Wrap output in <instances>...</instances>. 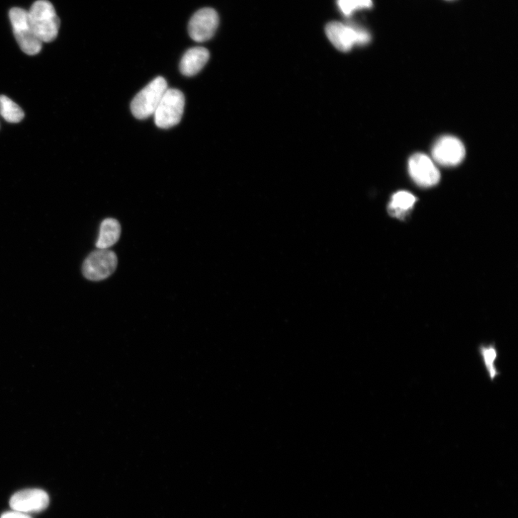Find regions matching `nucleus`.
Returning a JSON list of instances; mask_svg holds the SVG:
<instances>
[{
  "mask_svg": "<svg viewBox=\"0 0 518 518\" xmlns=\"http://www.w3.org/2000/svg\"><path fill=\"white\" fill-rule=\"evenodd\" d=\"M28 12L31 27L39 40L42 43L54 41L60 21L53 5L48 0H37Z\"/></svg>",
  "mask_w": 518,
  "mask_h": 518,
  "instance_id": "obj_1",
  "label": "nucleus"
},
{
  "mask_svg": "<svg viewBox=\"0 0 518 518\" xmlns=\"http://www.w3.org/2000/svg\"><path fill=\"white\" fill-rule=\"evenodd\" d=\"M325 34L331 44L342 52H349L355 45L365 46L371 41V36L365 29L336 21L327 25Z\"/></svg>",
  "mask_w": 518,
  "mask_h": 518,
  "instance_id": "obj_2",
  "label": "nucleus"
},
{
  "mask_svg": "<svg viewBox=\"0 0 518 518\" xmlns=\"http://www.w3.org/2000/svg\"><path fill=\"white\" fill-rule=\"evenodd\" d=\"M166 79L158 76L139 92L131 103V112L139 120L153 116L164 93L168 90Z\"/></svg>",
  "mask_w": 518,
  "mask_h": 518,
  "instance_id": "obj_3",
  "label": "nucleus"
},
{
  "mask_svg": "<svg viewBox=\"0 0 518 518\" xmlns=\"http://www.w3.org/2000/svg\"><path fill=\"white\" fill-rule=\"evenodd\" d=\"M185 106L186 98L181 91L168 89L153 114L155 124L163 129L177 126L183 116Z\"/></svg>",
  "mask_w": 518,
  "mask_h": 518,
  "instance_id": "obj_4",
  "label": "nucleus"
},
{
  "mask_svg": "<svg viewBox=\"0 0 518 518\" xmlns=\"http://www.w3.org/2000/svg\"><path fill=\"white\" fill-rule=\"evenodd\" d=\"M117 266L118 257L113 250L98 248L85 259L82 273L88 280L102 281L111 276Z\"/></svg>",
  "mask_w": 518,
  "mask_h": 518,
  "instance_id": "obj_5",
  "label": "nucleus"
},
{
  "mask_svg": "<svg viewBox=\"0 0 518 518\" xmlns=\"http://www.w3.org/2000/svg\"><path fill=\"white\" fill-rule=\"evenodd\" d=\"M14 33L21 50L26 54L34 56L41 52L43 43L34 33L24 9L14 8L9 13Z\"/></svg>",
  "mask_w": 518,
  "mask_h": 518,
  "instance_id": "obj_6",
  "label": "nucleus"
},
{
  "mask_svg": "<svg viewBox=\"0 0 518 518\" xmlns=\"http://www.w3.org/2000/svg\"><path fill=\"white\" fill-rule=\"evenodd\" d=\"M409 172L420 186L430 188L439 183L441 176L437 167L427 156L415 153L409 160Z\"/></svg>",
  "mask_w": 518,
  "mask_h": 518,
  "instance_id": "obj_7",
  "label": "nucleus"
},
{
  "mask_svg": "<svg viewBox=\"0 0 518 518\" xmlns=\"http://www.w3.org/2000/svg\"><path fill=\"white\" fill-rule=\"evenodd\" d=\"M219 25L217 12L210 8L196 12L190 21L188 31L190 36L196 42H205L213 38Z\"/></svg>",
  "mask_w": 518,
  "mask_h": 518,
  "instance_id": "obj_8",
  "label": "nucleus"
},
{
  "mask_svg": "<svg viewBox=\"0 0 518 518\" xmlns=\"http://www.w3.org/2000/svg\"><path fill=\"white\" fill-rule=\"evenodd\" d=\"M432 154L437 162L446 166L459 164L465 157L462 142L454 136H444L435 143Z\"/></svg>",
  "mask_w": 518,
  "mask_h": 518,
  "instance_id": "obj_9",
  "label": "nucleus"
},
{
  "mask_svg": "<svg viewBox=\"0 0 518 518\" xmlns=\"http://www.w3.org/2000/svg\"><path fill=\"white\" fill-rule=\"evenodd\" d=\"M49 494L40 489H30L16 492L10 500V505L15 511L24 513L39 512L49 504Z\"/></svg>",
  "mask_w": 518,
  "mask_h": 518,
  "instance_id": "obj_10",
  "label": "nucleus"
},
{
  "mask_svg": "<svg viewBox=\"0 0 518 518\" xmlns=\"http://www.w3.org/2000/svg\"><path fill=\"white\" fill-rule=\"evenodd\" d=\"M210 59V53L203 47H193L183 56L181 62L183 74L192 76L199 73Z\"/></svg>",
  "mask_w": 518,
  "mask_h": 518,
  "instance_id": "obj_11",
  "label": "nucleus"
},
{
  "mask_svg": "<svg viewBox=\"0 0 518 518\" xmlns=\"http://www.w3.org/2000/svg\"><path fill=\"white\" fill-rule=\"evenodd\" d=\"M121 235V226L117 220L113 218L104 220L101 225L99 238L96 242L97 248L109 249L119 240Z\"/></svg>",
  "mask_w": 518,
  "mask_h": 518,
  "instance_id": "obj_12",
  "label": "nucleus"
},
{
  "mask_svg": "<svg viewBox=\"0 0 518 518\" xmlns=\"http://www.w3.org/2000/svg\"><path fill=\"white\" fill-rule=\"evenodd\" d=\"M0 115L9 123H17L24 118L22 109L9 98L0 96Z\"/></svg>",
  "mask_w": 518,
  "mask_h": 518,
  "instance_id": "obj_13",
  "label": "nucleus"
},
{
  "mask_svg": "<svg viewBox=\"0 0 518 518\" xmlns=\"http://www.w3.org/2000/svg\"><path fill=\"white\" fill-rule=\"evenodd\" d=\"M479 353L482 358L487 372L492 381L499 375L495 362L497 359V351L494 345H481Z\"/></svg>",
  "mask_w": 518,
  "mask_h": 518,
  "instance_id": "obj_14",
  "label": "nucleus"
},
{
  "mask_svg": "<svg viewBox=\"0 0 518 518\" xmlns=\"http://www.w3.org/2000/svg\"><path fill=\"white\" fill-rule=\"evenodd\" d=\"M415 202L416 198L412 194L407 192H399L393 195L390 209L392 210V213L400 216V215H403L404 212L412 208Z\"/></svg>",
  "mask_w": 518,
  "mask_h": 518,
  "instance_id": "obj_15",
  "label": "nucleus"
},
{
  "mask_svg": "<svg viewBox=\"0 0 518 518\" xmlns=\"http://www.w3.org/2000/svg\"><path fill=\"white\" fill-rule=\"evenodd\" d=\"M337 4L341 13L347 17L357 11L370 9L373 6L372 0H337Z\"/></svg>",
  "mask_w": 518,
  "mask_h": 518,
  "instance_id": "obj_16",
  "label": "nucleus"
},
{
  "mask_svg": "<svg viewBox=\"0 0 518 518\" xmlns=\"http://www.w3.org/2000/svg\"><path fill=\"white\" fill-rule=\"evenodd\" d=\"M0 518H32L26 513L19 511H11L4 512Z\"/></svg>",
  "mask_w": 518,
  "mask_h": 518,
  "instance_id": "obj_17",
  "label": "nucleus"
}]
</instances>
